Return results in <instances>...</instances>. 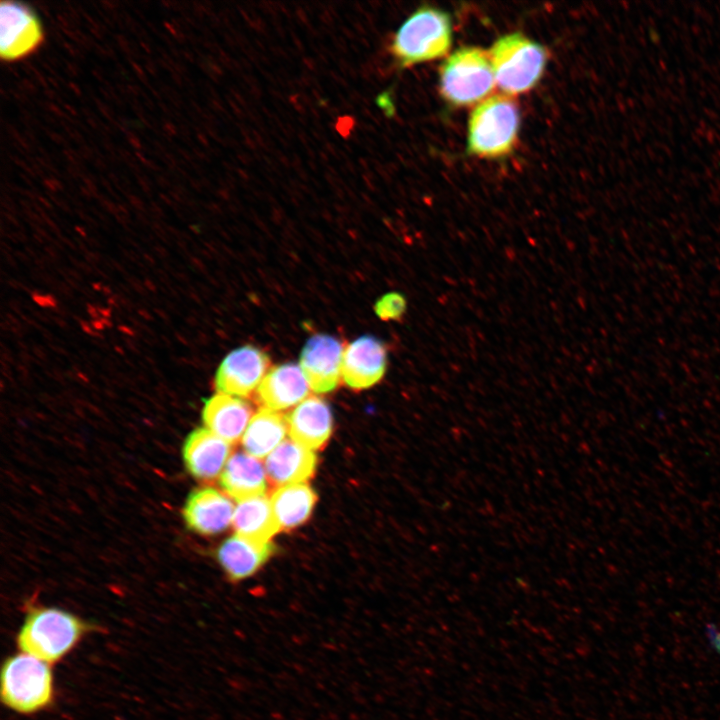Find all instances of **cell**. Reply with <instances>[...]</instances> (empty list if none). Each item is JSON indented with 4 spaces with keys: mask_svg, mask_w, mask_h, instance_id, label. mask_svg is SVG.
Returning a JSON list of instances; mask_svg holds the SVG:
<instances>
[{
    "mask_svg": "<svg viewBox=\"0 0 720 720\" xmlns=\"http://www.w3.org/2000/svg\"><path fill=\"white\" fill-rule=\"evenodd\" d=\"M344 351L342 342L330 335L318 334L307 340L299 365L314 392L336 389L342 378Z\"/></svg>",
    "mask_w": 720,
    "mask_h": 720,
    "instance_id": "obj_9",
    "label": "cell"
},
{
    "mask_svg": "<svg viewBox=\"0 0 720 720\" xmlns=\"http://www.w3.org/2000/svg\"><path fill=\"white\" fill-rule=\"evenodd\" d=\"M387 351L377 337L364 335L350 343L342 360V379L353 389H365L378 383L385 374Z\"/></svg>",
    "mask_w": 720,
    "mask_h": 720,
    "instance_id": "obj_10",
    "label": "cell"
},
{
    "mask_svg": "<svg viewBox=\"0 0 720 720\" xmlns=\"http://www.w3.org/2000/svg\"><path fill=\"white\" fill-rule=\"evenodd\" d=\"M280 530L303 524L311 515L317 494L305 483L279 487L270 498Z\"/></svg>",
    "mask_w": 720,
    "mask_h": 720,
    "instance_id": "obj_21",
    "label": "cell"
},
{
    "mask_svg": "<svg viewBox=\"0 0 720 720\" xmlns=\"http://www.w3.org/2000/svg\"><path fill=\"white\" fill-rule=\"evenodd\" d=\"M495 83L489 54L479 48L463 47L444 62L440 90L452 104L471 105L492 92Z\"/></svg>",
    "mask_w": 720,
    "mask_h": 720,
    "instance_id": "obj_6",
    "label": "cell"
},
{
    "mask_svg": "<svg viewBox=\"0 0 720 720\" xmlns=\"http://www.w3.org/2000/svg\"><path fill=\"white\" fill-rule=\"evenodd\" d=\"M519 123V109L512 98L493 95L484 99L469 120V152L482 157L507 154L516 141Z\"/></svg>",
    "mask_w": 720,
    "mask_h": 720,
    "instance_id": "obj_4",
    "label": "cell"
},
{
    "mask_svg": "<svg viewBox=\"0 0 720 720\" xmlns=\"http://www.w3.org/2000/svg\"><path fill=\"white\" fill-rule=\"evenodd\" d=\"M310 385L300 367L294 362L269 369L257 393L265 408L280 411L297 406L309 395Z\"/></svg>",
    "mask_w": 720,
    "mask_h": 720,
    "instance_id": "obj_12",
    "label": "cell"
},
{
    "mask_svg": "<svg viewBox=\"0 0 720 720\" xmlns=\"http://www.w3.org/2000/svg\"><path fill=\"white\" fill-rule=\"evenodd\" d=\"M230 445L207 428L195 429L187 436L183 446L186 468L198 479H215L221 475L230 458Z\"/></svg>",
    "mask_w": 720,
    "mask_h": 720,
    "instance_id": "obj_13",
    "label": "cell"
},
{
    "mask_svg": "<svg viewBox=\"0 0 720 720\" xmlns=\"http://www.w3.org/2000/svg\"><path fill=\"white\" fill-rule=\"evenodd\" d=\"M287 418L279 411L263 407L253 415L242 437L244 451L266 459L285 439Z\"/></svg>",
    "mask_w": 720,
    "mask_h": 720,
    "instance_id": "obj_19",
    "label": "cell"
},
{
    "mask_svg": "<svg viewBox=\"0 0 720 720\" xmlns=\"http://www.w3.org/2000/svg\"><path fill=\"white\" fill-rule=\"evenodd\" d=\"M253 417L252 406L240 397L217 393L204 402L205 428L232 444L242 439Z\"/></svg>",
    "mask_w": 720,
    "mask_h": 720,
    "instance_id": "obj_15",
    "label": "cell"
},
{
    "mask_svg": "<svg viewBox=\"0 0 720 720\" xmlns=\"http://www.w3.org/2000/svg\"><path fill=\"white\" fill-rule=\"evenodd\" d=\"M235 507L220 491L204 487L194 490L183 509L187 526L202 535L218 534L233 521Z\"/></svg>",
    "mask_w": 720,
    "mask_h": 720,
    "instance_id": "obj_11",
    "label": "cell"
},
{
    "mask_svg": "<svg viewBox=\"0 0 720 720\" xmlns=\"http://www.w3.org/2000/svg\"><path fill=\"white\" fill-rule=\"evenodd\" d=\"M267 480L265 465L246 452L230 456L220 475L223 490L237 502L264 495Z\"/></svg>",
    "mask_w": 720,
    "mask_h": 720,
    "instance_id": "obj_17",
    "label": "cell"
},
{
    "mask_svg": "<svg viewBox=\"0 0 720 720\" xmlns=\"http://www.w3.org/2000/svg\"><path fill=\"white\" fill-rule=\"evenodd\" d=\"M704 633L709 647L718 655H720V629L713 622L706 623Z\"/></svg>",
    "mask_w": 720,
    "mask_h": 720,
    "instance_id": "obj_23",
    "label": "cell"
},
{
    "mask_svg": "<svg viewBox=\"0 0 720 720\" xmlns=\"http://www.w3.org/2000/svg\"><path fill=\"white\" fill-rule=\"evenodd\" d=\"M266 352L247 344L231 351L219 365L215 376L218 393L247 397L258 389L269 371Z\"/></svg>",
    "mask_w": 720,
    "mask_h": 720,
    "instance_id": "obj_8",
    "label": "cell"
},
{
    "mask_svg": "<svg viewBox=\"0 0 720 720\" xmlns=\"http://www.w3.org/2000/svg\"><path fill=\"white\" fill-rule=\"evenodd\" d=\"M232 524L236 534L255 542H271L280 531L271 501L265 494L238 501Z\"/></svg>",
    "mask_w": 720,
    "mask_h": 720,
    "instance_id": "obj_20",
    "label": "cell"
},
{
    "mask_svg": "<svg viewBox=\"0 0 720 720\" xmlns=\"http://www.w3.org/2000/svg\"><path fill=\"white\" fill-rule=\"evenodd\" d=\"M316 465L314 451L292 439L284 440L265 459L268 480L280 487L304 483L313 476Z\"/></svg>",
    "mask_w": 720,
    "mask_h": 720,
    "instance_id": "obj_16",
    "label": "cell"
},
{
    "mask_svg": "<svg viewBox=\"0 0 720 720\" xmlns=\"http://www.w3.org/2000/svg\"><path fill=\"white\" fill-rule=\"evenodd\" d=\"M271 542H255L238 534L226 539L217 551V558L232 581L253 575L273 554Z\"/></svg>",
    "mask_w": 720,
    "mask_h": 720,
    "instance_id": "obj_18",
    "label": "cell"
},
{
    "mask_svg": "<svg viewBox=\"0 0 720 720\" xmlns=\"http://www.w3.org/2000/svg\"><path fill=\"white\" fill-rule=\"evenodd\" d=\"M406 307L405 298L397 292H391L376 302L375 311L384 320H399L405 313Z\"/></svg>",
    "mask_w": 720,
    "mask_h": 720,
    "instance_id": "obj_22",
    "label": "cell"
},
{
    "mask_svg": "<svg viewBox=\"0 0 720 720\" xmlns=\"http://www.w3.org/2000/svg\"><path fill=\"white\" fill-rule=\"evenodd\" d=\"M286 418L290 439L311 450L323 447L332 434L331 409L317 396H308Z\"/></svg>",
    "mask_w": 720,
    "mask_h": 720,
    "instance_id": "obj_14",
    "label": "cell"
},
{
    "mask_svg": "<svg viewBox=\"0 0 720 720\" xmlns=\"http://www.w3.org/2000/svg\"><path fill=\"white\" fill-rule=\"evenodd\" d=\"M95 628L77 615L55 607H32L17 633L21 652L56 663Z\"/></svg>",
    "mask_w": 720,
    "mask_h": 720,
    "instance_id": "obj_1",
    "label": "cell"
},
{
    "mask_svg": "<svg viewBox=\"0 0 720 720\" xmlns=\"http://www.w3.org/2000/svg\"><path fill=\"white\" fill-rule=\"evenodd\" d=\"M488 54L497 85L511 95L533 88L546 63L543 47L518 33L498 39Z\"/></svg>",
    "mask_w": 720,
    "mask_h": 720,
    "instance_id": "obj_5",
    "label": "cell"
},
{
    "mask_svg": "<svg viewBox=\"0 0 720 720\" xmlns=\"http://www.w3.org/2000/svg\"><path fill=\"white\" fill-rule=\"evenodd\" d=\"M44 40L42 24L35 12L20 2L0 5V55L6 62L33 54Z\"/></svg>",
    "mask_w": 720,
    "mask_h": 720,
    "instance_id": "obj_7",
    "label": "cell"
},
{
    "mask_svg": "<svg viewBox=\"0 0 720 720\" xmlns=\"http://www.w3.org/2000/svg\"><path fill=\"white\" fill-rule=\"evenodd\" d=\"M451 41L449 16L436 8L421 7L394 34L390 51L399 67H409L444 56Z\"/></svg>",
    "mask_w": 720,
    "mask_h": 720,
    "instance_id": "obj_3",
    "label": "cell"
},
{
    "mask_svg": "<svg viewBox=\"0 0 720 720\" xmlns=\"http://www.w3.org/2000/svg\"><path fill=\"white\" fill-rule=\"evenodd\" d=\"M1 701L10 710L28 715L48 708L54 700L50 664L26 653L11 655L1 668Z\"/></svg>",
    "mask_w": 720,
    "mask_h": 720,
    "instance_id": "obj_2",
    "label": "cell"
}]
</instances>
